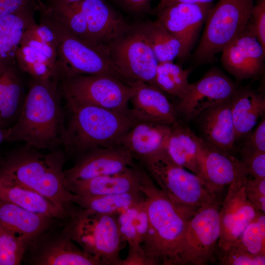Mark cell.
Returning a JSON list of instances; mask_svg holds the SVG:
<instances>
[{"label": "cell", "instance_id": "cell-1", "mask_svg": "<svg viewBox=\"0 0 265 265\" xmlns=\"http://www.w3.org/2000/svg\"><path fill=\"white\" fill-rule=\"evenodd\" d=\"M58 82L30 78L21 113L6 141L25 142L39 150L63 147L65 117Z\"/></svg>", "mask_w": 265, "mask_h": 265}, {"label": "cell", "instance_id": "cell-2", "mask_svg": "<svg viewBox=\"0 0 265 265\" xmlns=\"http://www.w3.org/2000/svg\"><path fill=\"white\" fill-rule=\"evenodd\" d=\"M49 151L42 153L26 144L16 150L0 164V182L27 187L65 209L72 196L65 185V153Z\"/></svg>", "mask_w": 265, "mask_h": 265}, {"label": "cell", "instance_id": "cell-3", "mask_svg": "<svg viewBox=\"0 0 265 265\" xmlns=\"http://www.w3.org/2000/svg\"><path fill=\"white\" fill-rule=\"evenodd\" d=\"M149 216L147 236L141 247L148 265H176L177 257L191 210L175 205L146 172L140 186Z\"/></svg>", "mask_w": 265, "mask_h": 265}, {"label": "cell", "instance_id": "cell-4", "mask_svg": "<svg viewBox=\"0 0 265 265\" xmlns=\"http://www.w3.org/2000/svg\"><path fill=\"white\" fill-rule=\"evenodd\" d=\"M66 104L71 116L63 147L65 154L76 159L92 149L118 145L139 121L131 108L118 111L88 104Z\"/></svg>", "mask_w": 265, "mask_h": 265}, {"label": "cell", "instance_id": "cell-5", "mask_svg": "<svg viewBox=\"0 0 265 265\" xmlns=\"http://www.w3.org/2000/svg\"><path fill=\"white\" fill-rule=\"evenodd\" d=\"M61 220L63 230L83 251L101 265H122L120 255L124 242L117 215L96 213L70 203Z\"/></svg>", "mask_w": 265, "mask_h": 265}, {"label": "cell", "instance_id": "cell-6", "mask_svg": "<svg viewBox=\"0 0 265 265\" xmlns=\"http://www.w3.org/2000/svg\"><path fill=\"white\" fill-rule=\"evenodd\" d=\"M39 20L53 31L59 72L67 74L112 76L128 83L112 62L106 47L95 44L70 32L49 11L41 0H35Z\"/></svg>", "mask_w": 265, "mask_h": 265}, {"label": "cell", "instance_id": "cell-7", "mask_svg": "<svg viewBox=\"0 0 265 265\" xmlns=\"http://www.w3.org/2000/svg\"><path fill=\"white\" fill-rule=\"evenodd\" d=\"M256 0H219L210 9L195 52L200 63L209 62L234 40L250 22Z\"/></svg>", "mask_w": 265, "mask_h": 265}, {"label": "cell", "instance_id": "cell-8", "mask_svg": "<svg viewBox=\"0 0 265 265\" xmlns=\"http://www.w3.org/2000/svg\"><path fill=\"white\" fill-rule=\"evenodd\" d=\"M58 86L66 103L88 104L118 111L130 109L133 88L112 76L59 73Z\"/></svg>", "mask_w": 265, "mask_h": 265}, {"label": "cell", "instance_id": "cell-9", "mask_svg": "<svg viewBox=\"0 0 265 265\" xmlns=\"http://www.w3.org/2000/svg\"><path fill=\"white\" fill-rule=\"evenodd\" d=\"M140 165L177 206L194 209L219 198L208 191L196 175L173 162L166 152Z\"/></svg>", "mask_w": 265, "mask_h": 265}, {"label": "cell", "instance_id": "cell-10", "mask_svg": "<svg viewBox=\"0 0 265 265\" xmlns=\"http://www.w3.org/2000/svg\"><path fill=\"white\" fill-rule=\"evenodd\" d=\"M219 198L199 207L187 220L176 265L214 263L220 236Z\"/></svg>", "mask_w": 265, "mask_h": 265}, {"label": "cell", "instance_id": "cell-11", "mask_svg": "<svg viewBox=\"0 0 265 265\" xmlns=\"http://www.w3.org/2000/svg\"><path fill=\"white\" fill-rule=\"evenodd\" d=\"M106 48L112 62L128 84L142 81L156 87L155 77L159 62L137 26L131 27Z\"/></svg>", "mask_w": 265, "mask_h": 265}, {"label": "cell", "instance_id": "cell-12", "mask_svg": "<svg viewBox=\"0 0 265 265\" xmlns=\"http://www.w3.org/2000/svg\"><path fill=\"white\" fill-rule=\"evenodd\" d=\"M58 221L28 245L23 262L31 265H101L69 237L61 224L58 228Z\"/></svg>", "mask_w": 265, "mask_h": 265}, {"label": "cell", "instance_id": "cell-13", "mask_svg": "<svg viewBox=\"0 0 265 265\" xmlns=\"http://www.w3.org/2000/svg\"><path fill=\"white\" fill-rule=\"evenodd\" d=\"M238 88L225 74L212 69L198 81L190 83L185 94L174 106L179 116L189 121L207 108L231 98Z\"/></svg>", "mask_w": 265, "mask_h": 265}, {"label": "cell", "instance_id": "cell-14", "mask_svg": "<svg viewBox=\"0 0 265 265\" xmlns=\"http://www.w3.org/2000/svg\"><path fill=\"white\" fill-rule=\"evenodd\" d=\"M248 177L241 176L228 186L219 211V251L224 250L236 242L248 224L261 212L246 196L244 184Z\"/></svg>", "mask_w": 265, "mask_h": 265}, {"label": "cell", "instance_id": "cell-15", "mask_svg": "<svg viewBox=\"0 0 265 265\" xmlns=\"http://www.w3.org/2000/svg\"><path fill=\"white\" fill-rule=\"evenodd\" d=\"M212 6V2L159 4L157 20L181 42V58L186 57L190 53Z\"/></svg>", "mask_w": 265, "mask_h": 265}, {"label": "cell", "instance_id": "cell-16", "mask_svg": "<svg viewBox=\"0 0 265 265\" xmlns=\"http://www.w3.org/2000/svg\"><path fill=\"white\" fill-rule=\"evenodd\" d=\"M195 138L199 178L212 195L219 197L225 187L238 178L247 175L238 158L216 149L196 135Z\"/></svg>", "mask_w": 265, "mask_h": 265}, {"label": "cell", "instance_id": "cell-17", "mask_svg": "<svg viewBox=\"0 0 265 265\" xmlns=\"http://www.w3.org/2000/svg\"><path fill=\"white\" fill-rule=\"evenodd\" d=\"M134 160L130 152L120 145L97 148L80 156L73 166L64 170L65 182L117 173L133 165Z\"/></svg>", "mask_w": 265, "mask_h": 265}, {"label": "cell", "instance_id": "cell-18", "mask_svg": "<svg viewBox=\"0 0 265 265\" xmlns=\"http://www.w3.org/2000/svg\"><path fill=\"white\" fill-rule=\"evenodd\" d=\"M221 53L223 66L238 80L255 79L263 72L265 49L258 41L249 22Z\"/></svg>", "mask_w": 265, "mask_h": 265}, {"label": "cell", "instance_id": "cell-19", "mask_svg": "<svg viewBox=\"0 0 265 265\" xmlns=\"http://www.w3.org/2000/svg\"><path fill=\"white\" fill-rule=\"evenodd\" d=\"M35 24L24 34L16 52V62L21 71L30 78L58 82L59 70L56 50L37 37L33 30Z\"/></svg>", "mask_w": 265, "mask_h": 265}, {"label": "cell", "instance_id": "cell-20", "mask_svg": "<svg viewBox=\"0 0 265 265\" xmlns=\"http://www.w3.org/2000/svg\"><path fill=\"white\" fill-rule=\"evenodd\" d=\"M76 3L85 19L89 40L95 44L106 47L131 28L104 0H82Z\"/></svg>", "mask_w": 265, "mask_h": 265}, {"label": "cell", "instance_id": "cell-21", "mask_svg": "<svg viewBox=\"0 0 265 265\" xmlns=\"http://www.w3.org/2000/svg\"><path fill=\"white\" fill-rule=\"evenodd\" d=\"M146 170L135 163L124 170L113 174L91 179L65 182L67 189L73 194L95 197L139 191Z\"/></svg>", "mask_w": 265, "mask_h": 265}, {"label": "cell", "instance_id": "cell-22", "mask_svg": "<svg viewBox=\"0 0 265 265\" xmlns=\"http://www.w3.org/2000/svg\"><path fill=\"white\" fill-rule=\"evenodd\" d=\"M171 131L170 125L139 120L122 137L118 145L142 164L166 152Z\"/></svg>", "mask_w": 265, "mask_h": 265}, {"label": "cell", "instance_id": "cell-23", "mask_svg": "<svg viewBox=\"0 0 265 265\" xmlns=\"http://www.w3.org/2000/svg\"><path fill=\"white\" fill-rule=\"evenodd\" d=\"M130 85L133 88L131 109L138 120L170 126L179 120L174 105L159 89L142 81Z\"/></svg>", "mask_w": 265, "mask_h": 265}, {"label": "cell", "instance_id": "cell-24", "mask_svg": "<svg viewBox=\"0 0 265 265\" xmlns=\"http://www.w3.org/2000/svg\"><path fill=\"white\" fill-rule=\"evenodd\" d=\"M231 98L207 108L197 117L202 134L200 137L216 149L232 154L236 138Z\"/></svg>", "mask_w": 265, "mask_h": 265}, {"label": "cell", "instance_id": "cell-25", "mask_svg": "<svg viewBox=\"0 0 265 265\" xmlns=\"http://www.w3.org/2000/svg\"><path fill=\"white\" fill-rule=\"evenodd\" d=\"M122 240L129 244L128 253L122 265H148L141 245L149 231L146 206L140 203L123 211L117 216Z\"/></svg>", "mask_w": 265, "mask_h": 265}, {"label": "cell", "instance_id": "cell-26", "mask_svg": "<svg viewBox=\"0 0 265 265\" xmlns=\"http://www.w3.org/2000/svg\"><path fill=\"white\" fill-rule=\"evenodd\" d=\"M16 62L0 61V128H8L17 120L26 93Z\"/></svg>", "mask_w": 265, "mask_h": 265}, {"label": "cell", "instance_id": "cell-27", "mask_svg": "<svg viewBox=\"0 0 265 265\" xmlns=\"http://www.w3.org/2000/svg\"><path fill=\"white\" fill-rule=\"evenodd\" d=\"M58 220L0 199V224L21 238L27 246Z\"/></svg>", "mask_w": 265, "mask_h": 265}, {"label": "cell", "instance_id": "cell-28", "mask_svg": "<svg viewBox=\"0 0 265 265\" xmlns=\"http://www.w3.org/2000/svg\"><path fill=\"white\" fill-rule=\"evenodd\" d=\"M236 141L246 137L265 112V98L255 91L238 88L231 98Z\"/></svg>", "mask_w": 265, "mask_h": 265}, {"label": "cell", "instance_id": "cell-29", "mask_svg": "<svg viewBox=\"0 0 265 265\" xmlns=\"http://www.w3.org/2000/svg\"><path fill=\"white\" fill-rule=\"evenodd\" d=\"M34 4L0 17V61L16 62V54L26 31L36 23Z\"/></svg>", "mask_w": 265, "mask_h": 265}, {"label": "cell", "instance_id": "cell-30", "mask_svg": "<svg viewBox=\"0 0 265 265\" xmlns=\"http://www.w3.org/2000/svg\"><path fill=\"white\" fill-rule=\"evenodd\" d=\"M0 199L29 211L52 218L62 220L65 209L40 193L22 186L0 182Z\"/></svg>", "mask_w": 265, "mask_h": 265}, {"label": "cell", "instance_id": "cell-31", "mask_svg": "<svg viewBox=\"0 0 265 265\" xmlns=\"http://www.w3.org/2000/svg\"><path fill=\"white\" fill-rule=\"evenodd\" d=\"M196 134L179 120L171 126L166 153L171 160L199 177Z\"/></svg>", "mask_w": 265, "mask_h": 265}, {"label": "cell", "instance_id": "cell-32", "mask_svg": "<svg viewBox=\"0 0 265 265\" xmlns=\"http://www.w3.org/2000/svg\"><path fill=\"white\" fill-rule=\"evenodd\" d=\"M136 26L149 44L159 63L173 61L177 57L181 58V42L158 20Z\"/></svg>", "mask_w": 265, "mask_h": 265}, {"label": "cell", "instance_id": "cell-33", "mask_svg": "<svg viewBox=\"0 0 265 265\" xmlns=\"http://www.w3.org/2000/svg\"><path fill=\"white\" fill-rule=\"evenodd\" d=\"M144 200V194L139 190L95 197H83L72 194L70 202L96 213L118 215Z\"/></svg>", "mask_w": 265, "mask_h": 265}, {"label": "cell", "instance_id": "cell-34", "mask_svg": "<svg viewBox=\"0 0 265 265\" xmlns=\"http://www.w3.org/2000/svg\"><path fill=\"white\" fill-rule=\"evenodd\" d=\"M190 73L189 70H185L173 61L159 62L155 77L156 86L163 92L179 99L189 86Z\"/></svg>", "mask_w": 265, "mask_h": 265}, {"label": "cell", "instance_id": "cell-35", "mask_svg": "<svg viewBox=\"0 0 265 265\" xmlns=\"http://www.w3.org/2000/svg\"><path fill=\"white\" fill-rule=\"evenodd\" d=\"M45 4L51 13L70 32L90 42L85 19L76 2H68L63 0H47Z\"/></svg>", "mask_w": 265, "mask_h": 265}, {"label": "cell", "instance_id": "cell-36", "mask_svg": "<svg viewBox=\"0 0 265 265\" xmlns=\"http://www.w3.org/2000/svg\"><path fill=\"white\" fill-rule=\"evenodd\" d=\"M260 212L246 226L236 244L248 252L265 255V215Z\"/></svg>", "mask_w": 265, "mask_h": 265}, {"label": "cell", "instance_id": "cell-37", "mask_svg": "<svg viewBox=\"0 0 265 265\" xmlns=\"http://www.w3.org/2000/svg\"><path fill=\"white\" fill-rule=\"evenodd\" d=\"M27 247L24 240L0 224V265L21 264Z\"/></svg>", "mask_w": 265, "mask_h": 265}, {"label": "cell", "instance_id": "cell-38", "mask_svg": "<svg viewBox=\"0 0 265 265\" xmlns=\"http://www.w3.org/2000/svg\"><path fill=\"white\" fill-rule=\"evenodd\" d=\"M217 260L222 265H265V255L250 253L236 244L219 251Z\"/></svg>", "mask_w": 265, "mask_h": 265}, {"label": "cell", "instance_id": "cell-39", "mask_svg": "<svg viewBox=\"0 0 265 265\" xmlns=\"http://www.w3.org/2000/svg\"><path fill=\"white\" fill-rule=\"evenodd\" d=\"M238 158L248 177L265 178V152L240 149Z\"/></svg>", "mask_w": 265, "mask_h": 265}, {"label": "cell", "instance_id": "cell-40", "mask_svg": "<svg viewBox=\"0 0 265 265\" xmlns=\"http://www.w3.org/2000/svg\"><path fill=\"white\" fill-rule=\"evenodd\" d=\"M244 191L248 200L265 213V178L248 177L245 182Z\"/></svg>", "mask_w": 265, "mask_h": 265}, {"label": "cell", "instance_id": "cell-41", "mask_svg": "<svg viewBox=\"0 0 265 265\" xmlns=\"http://www.w3.org/2000/svg\"><path fill=\"white\" fill-rule=\"evenodd\" d=\"M249 25L258 41L265 49V0H256Z\"/></svg>", "mask_w": 265, "mask_h": 265}, {"label": "cell", "instance_id": "cell-42", "mask_svg": "<svg viewBox=\"0 0 265 265\" xmlns=\"http://www.w3.org/2000/svg\"><path fill=\"white\" fill-rule=\"evenodd\" d=\"M241 149L265 152V118L246 137Z\"/></svg>", "mask_w": 265, "mask_h": 265}, {"label": "cell", "instance_id": "cell-43", "mask_svg": "<svg viewBox=\"0 0 265 265\" xmlns=\"http://www.w3.org/2000/svg\"><path fill=\"white\" fill-rule=\"evenodd\" d=\"M35 0H0V17L34 4Z\"/></svg>", "mask_w": 265, "mask_h": 265}, {"label": "cell", "instance_id": "cell-44", "mask_svg": "<svg viewBox=\"0 0 265 265\" xmlns=\"http://www.w3.org/2000/svg\"><path fill=\"white\" fill-rule=\"evenodd\" d=\"M129 10L134 12L144 11L152 0H118Z\"/></svg>", "mask_w": 265, "mask_h": 265}, {"label": "cell", "instance_id": "cell-45", "mask_svg": "<svg viewBox=\"0 0 265 265\" xmlns=\"http://www.w3.org/2000/svg\"><path fill=\"white\" fill-rule=\"evenodd\" d=\"M213 0H159V4L181 2L191 4H203L212 2Z\"/></svg>", "mask_w": 265, "mask_h": 265}, {"label": "cell", "instance_id": "cell-46", "mask_svg": "<svg viewBox=\"0 0 265 265\" xmlns=\"http://www.w3.org/2000/svg\"><path fill=\"white\" fill-rule=\"evenodd\" d=\"M9 132V128H0V145L4 141H6L7 136ZM3 158L0 153V164L2 163Z\"/></svg>", "mask_w": 265, "mask_h": 265}, {"label": "cell", "instance_id": "cell-47", "mask_svg": "<svg viewBox=\"0 0 265 265\" xmlns=\"http://www.w3.org/2000/svg\"><path fill=\"white\" fill-rule=\"evenodd\" d=\"M68 2H71V3H74V2H79L80 1H81L82 0H63Z\"/></svg>", "mask_w": 265, "mask_h": 265}]
</instances>
